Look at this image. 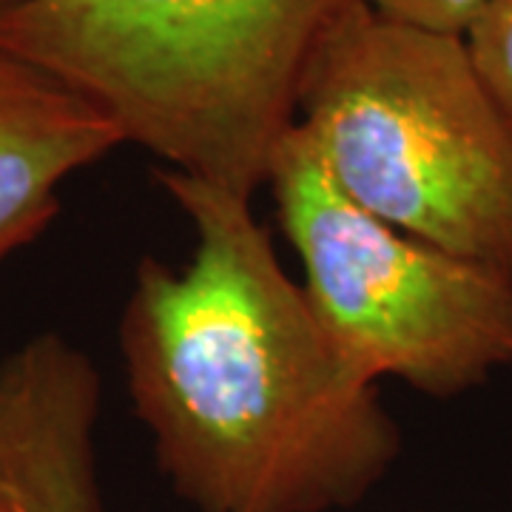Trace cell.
<instances>
[{"instance_id": "1", "label": "cell", "mask_w": 512, "mask_h": 512, "mask_svg": "<svg viewBox=\"0 0 512 512\" xmlns=\"http://www.w3.org/2000/svg\"><path fill=\"white\" fill-rule=\"evenodd\" d=\"M194 228L185 268L146 256L120 319L137 419L197 512L356 507L402 430L316 319L251 197L157 168Z\"/></svg>"}, {"instance_id": "2", "label": "cell", "mask_w": 512, "mask_h": 512, "mask_svg": "<svg viewBox=\"0 0 512 512\" xmlns=\"http://www.w3.org/2000/svg\"><path fill=\"white\" fill-rule=\"evenodd\" d=\"M359 0H26L0 49L89 97L163 168L254 197L328 26Z\"/></svg>"}, {"instance_id": "3", "label": "cell", "mask_w": 512, "mask_h": 512, "mask_svg": "<svg viewBox=\"0 0 512 512\" xmlns=\"http://www.w3.org/2000/svg\"><path fill=\"white\" fill-rule=\"evenodd\" d=\"M293 123L350 202L512 279V126L461 37L353 3L316 43Z\"/></svg>"}, {"instance_id": "4", "label": "cell", "mask_w": 512, "mask_h": 512, "mask_svg": "<svg viewBox=\"0 0 512 512\" xmlns=\"http://www.w3.org/2000/svg\"><path fill=\"white\" fill-rule=\"evenodd\" d=\"M265 185L316 319L367 382L450 399L512 365V279L350 202L296 123Z\"/></svg>"}, {"instance_id": "5", "label": "cell", "mask_w": 512, "mask_h": 512, "mask_svg": "<svg viewBox=\"0 0 512 512\" xmlns=\"http://www.w3.org/2000/svg\"><path fill=\"white\" fill-rule=\"evenodd\" d=\"M97 413V367L57 333L0 362V512H103Z\"/></svg>"}, {"instance_id": "6", "label": "cell", "mask_w": 512, "mask_h": 512, "mask_svg": "<svg viewBox=\"0 0 512 512\" xmlns=\"http://www.w3.org/2000/svg\"><path fill=\"white\" fill-rule=\"evenodd\" d=\"M123 143L97 103L0 49V262L55 220L57 191L74 171Z\"/></svg>"}, {"instance_id": "7", "label": "cell", "mask_w": 512, "mask_h": 512, "mask_svg": "<svg viewBox=\"0 0 512 512\" xmlns=\"http://www.w3.org/2000/svg\"><path fill=\"white\" fill-rule=\"evenodd\" d=\"M461 40L481 86L512 126V0H487Z\"/></svg>"}, {"instance_id": "8", "label": "cell", "mask_w": 512, "mask_h": 512, "mask_svg": "<svg viewBox=\"0 0 512 512\" xmlns=\"http://www.w3.org/2000/svg\"><path fill=\"white\" fill-rule=\"evenodd\" d=\"M373 12L424 32L464 35L487 0H365Z\"/></svg>"}, {"instance_id": "9", "label": "cell", "mask_w": 512, "mask_h": 512, "mask_svg": "<svg viewBox=\"0 0 512 512\" xmlns=\"http://www.w3.org/2000/svg\"><path fill=\"white\" fill-rule=\"evenodd\" d=\"M18 3H26V0H0V12H6V9H12Z\"/></svg>"}]
</instances>
